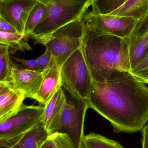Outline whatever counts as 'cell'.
<instances>
[{
    "instance_id": "cb8c5ba5",
    "label": "cell",
    "mask_w": 148,
    "mask_h": 148,
    "mask_svg": "<svg viewBox=\"0 0 148 148\" xmlns=\"http://www.w3.org/2000/svg\"><path fill=\"white\" fill-rule=\"evenodd\" d=\"M148 34V12L138 21L130 38H138Z\"/></svg>"
},
{
    "instance_id": "1f68e13d",
    "label": "cell",
    "mask_w": 148,
    "mask_h": 148,
    "mask_svg": "<svg viewBox=\"0 0 148 148\" xmlns=\"http://www.w3.org/2000/svg\"><path fill=\"white\" fill-rule=\"evenodd\" d=\"M148 12V5H147V12Z\"/></svg>"
},
{
    "instance_id": "8992f818",
    "label": "cell",
    "mask_w": 148,
    "mask_h": 148,
    "mask_svg": "<svg viewBox=\"0 0 148 148\" xmlns=\"http://www.w3.org/2000/svg\"><path fill=\"white\" fill-rule=\"evenodd\" d=\"M62 84L80 98L88 101L92 79L81 47L74 52L60 69Z\"/></svg>"
},
{
    "instance_id": "f546056e",
    "label": "cell",
    "mask_w": 148,
    "mask_h": 148,
    "mask_svg": "<svg viewBox=\"0 0 148 148\" xmlns=\"http://www.w3.org/2000/svg\"><path fill=\"white\" fill-rule=\"evenodd\" d=\"M10 83V82H0V93L4 89V88L7 87Z\"/></svg>"
},
{
    "instance_id": "4fadbf2b",
    "label": "cell",
    "mask_w": 148,
    "mask_h": 148,
    "mask_svg": "<svg viewBox=\"0 0 148 148\" xmlns=\"http://www.w3.org/2000/svg\"><path fill=\"white\" fill-rule=\"evenodd\" d=\"M25 93L11 83L0 93V122L16 113L25 98Z\"/></svg>"
},
{
    "instance_id": "5b68a950",
    "label": "cell",
    "mask_w": 148,
    "mask_h": 148,
    "mask_svg": "<svg viewBox=\"0 0 148 148\" xmlns=\"http://www.w3.org/2000/svg\"><path fill=\"white\" fill-rule=\"evenodd\" d=\"M61 88L65 96V102L57 132L68 135L76 148H82L84 136V123L86 111L89 108L88 101L80 98L66 85Z\"/></svg>"
},
{
    "instance_id": "277c9868",
    "label": "cell",
    "mask_w": 148,
    "mask_h": 148,
    "mask_svg": "<svg viewBox=\"0 0 148 148\" xmlns=\"http://www.w3.org/2000/svg\"><path fill=\"white\" fill-rule=\"evenodd\" d=\"M84 31L82 19L69 23L48 36L34 40L51 52L57 65L61 68L69 56L81 47Z\"/></svg>"
},
{
    "instance_id": "4316f807",
    "label": "cell",
    "mask_w": 148,
    "mask_h": 148,
    "mask_svg": "<svg viewBox=\"0 0 148 148\" xmlns=\"http://www.w3.org/2000/svg\"><path fill=\"white\" fill-rule=\"evenodd\" d=\"M21 136L10 140L0 141V147H2V148H21L18 142Z\"/></svg>"
},
{
    "instance_id": "603a6c76",
    "label": "cell",
    "mask_w": 148,
    "mask_h": 148,
    "mask_svg": "<svg viewBox=\"0 0 148 148\" xmlns=\"http://www.w3.org/2000/svg\"><path fill=\"white\" fill-rule=\"evenodd\" d=\"M130 73L142 82L148 84V49L142 59L132 69Z\"/></svg>"
},
{
    "instance_id": "7c38bea8",
    "label": "cell",
    "mask_w": 148,
    "mask_h": 148,
    "mask_svg": "<svg viewBox=\"0 0 148 148\" xmlns=\"http://www.w3.org/2000/svg\"><path fill=\"white\" fill-rule=\"evenodd\" d=\"M65 100L60 87L44 105L42 121L50 135L57 132L60 127Z\"/></svg>"
},
{
    "instance_id": "52a82bcc",
    "label": "cell",
    "mask_w": 148,
    "mask_h": 148,
    "mask_svg": "<svg viewBox=\"0 0 148 148\" xmlns=\"http://www.w3.org/2000/svg\"><path fill=\"white\" fill-rule=\"evenodd\" d=\"M84 26L100 33L127 39L131 36L138 21L129 16L102 14L91 8L83 16Z\"/></svg>"
},
{
    "instance_id": "9a60e30c",
    "label": "cell",
    "mask_w": 148,
    "mask_h": 148,
    "mask_svg": "<svg viewBox=\"0 0 148 148\" xmlns=\"http://www.w3.org/2000/svg\"><path fill=\"white\" fill-rule=\"evenodd\" d=\"M148 0H127L117 9L107 14L129 16L139 21L147 12Z\"/></svg>"
},
{
    "instance_id": "8fae6325",
    "label": "cell",
    "mask_w": 148,
    "mask_h": 148,
    "mask_svg": "<svg viewBox=\"0 0 148 148\" xmlns=\"http://www.w3.org/2000/svg\"><path fill=\"white\" fill-rule=\"evenodd\" d=\"M43 79L42 72L18 68L14 64L10 82L16 88L24 91L26 97L32 98L37 93Z\"/></svg>"
},
{
    "instance_id": "484cf974",
    "label": "cell",
    "mask_w": 148,
    "mask_h": 148,
    "mask_svg": "<svg viewBox=\"0 0 148 148\" xmlns=\"http://www.w3.org/2000/svg\"><path fill=\"white\" fill-rule=\"evenodd\" d=\"M10 57L16 62H19L22 65L23 69L33 71H38L37 69V62L36 60H25L24 59H20L17 57L11 56Z\"/></svg>"
},
{
    "instance_id": "e0dca14e",
    "label": "cell",
    "mask_w": 148,
    "mask_h": 148,
    "mask_svg": "<svg viewBox=\"0 0 148 148\" xmlns=\"http://www.w3.org/2000/svg\"><path fill=\"white\" fill-rule=\"evenodd\" d=\"M28 39L19 33H10L0 31V44L6 45L13 51L22 52L31 50L27 42Z\"/></svg>"
},
{
    "instance_id": "ac0fdd59",
    "label": "cell",
    "mask_w": 148,
    "mask_h": 148,
    "mask_svg": "<svg viewBox=\"0 0 148 148\" xmlns=\"http://www.w3.org/2000/svg\"><path fill=\"white\" fill-rule=\"evenodd\" d=\"M82 148H124L117 141L99 134L91 133L84 136Z\"/></svg>"
},
{
    "instance_id": "7402d4cb",
    "label": "cell",
    "mask_w": 148,
    "mask_h": 148,
    "mask_svg": "<svg viewBox=\"0 0 148 148\" xmlns=\"http://www.w3.org/2000/svg\"><path fill=\"white\" fill-rule=\"evenodd\" d=\"M49 148H76L72 140L66 134L56 132L47 140Z\"/></svg>"
},
{
    "instance_id": "d6986e66",
    "label": "cell",
    "mask_w": 148,
    "mask_h": 148,
    "mask_svg": "<svg viewBox=\"0 0 148 148\" xmlns=\"http://www.w3.org/2000/svg\"><path fill=\"white\" fill-rule=\"evenodd\" d=\"M47 11V7L43 3L38 0L29 16L25 25L24 36L27 39L29 38L38 23L42 21Z\"/></svg>"
},
{
    "instance_id": "6da1fadb",
    "label": "cell",
    "mask_w": 148,
    "mask_h": 148,
    "mask_svg": "<svg viewBox=\"0 0 148 148\" xmlns=\"http://www.w3.org/2000/svg\"><path fill=\"white\" fill-rule=\"evenodd\" d=\"M88 102L115 133L139 132L148 123V87L128 72L106 82L92 80Z\"/></svg>"
},
{
    "instance_id": "ffe728a7",
    "label": "cell",
    "mask_w": 148,
    "mask_h": 148,
    "mask_svg": "<svg viewBox=\"0 0 148 148\" xmlns=\"http://www.w3.org/2000/svg\"><path fill=\"white\" fill-rule=\"evenodd\" d=\"M9 47L0 44V82H10L14 63L11 60Z\"/></svg>"
},
{
    "instance_id": "30bf717a",
    "label": "cell",
    "mask_w": 148,
    "mask_h": 148,
    "mask_svg": "<svg viewBox=\"0 0 148 148\" xmlns=\"http://www.w3.org/2000/svg\"><path fill=\"white\" fill-rule=\"evenodd\" d=\"M42 73V82L33 99L44 106L62 85L60 68L53 56L47 69Z\"/></svg>"
},
{
    "instance_id": "3957f363",
    "label": "cell",
    "mask_w": 148,
    "mask_h": 148,
    "mask_svg": "<svg viewBox=\"0 0 148 148\" xmlns=\"http://www.w3.org/2000/svg\"><path fill=\"white\" fill-rule=\"evenodd\" d=\"M47 7L46 14L29 37L34 40L48 36L62 26L82 18L92 0H39Z\"/></svg>"
},
{
    "instance_id": "4dcf8cb0",
    "label": "cell",
    "mask_w": 148,
    "mask_h": 148,
    "mask_svg": "<svg viewBox=\"0 0 148 148\" xmlns=\"http://www.w3.org/2000/svg\"><path fill=\"white\" fill-rule=\"evenodd\" d=\"M40 148H49L48 145L47 141L43 144V145Z\"/></svg>"
},
{
    "instance_id": "f1b7e54d",
    "label": "cell",
    "mask_w": 148,
    "mask_h": 148,
    "mask_svg": "<svg viewBox=\"0 0 148 148\" xmlns=\"http://www.w3.org/2000/svg\"><path fill=\"white\" fill-rule=\"evenodd\" d=\"M141 131L142 134V148H148V123Z\"/></svg>"
},
{
    "instance_id": "44dd1931",
    "label": "cell",
    "mask_w": 148,
    "mask_h": 148,
    "mask_svg": "<svg viewBox=\"0 0 148 148\" xmlns=\"http://www.w3.org/2000/svg\"><path fill=\"white\" fill-rule=\"evenodd\" d=\"M91 8L102 14H107L120 8L127 0H92Z\"/></svg>"
},
{
    "instance_id": "83f0119b",
    "label": "cell",
    "mask_w": 148,
    "mask_h": 148,
    "mask_svg": "<svg viewBox=\"0 0 148 148\" xmlns=\"http://www.w3.org/2000/svg\"><path fill=\"white\" fill-rule=\"evenodd\" d=\"M0 31L10 33H18L17 30L3 18L0 16Z\"/></svg>"
},
{
    "instance_id": "ba28073f",
    "label": "cell",
    "mask_w": 148,
    "mask_h": 148,
    "mask_svg": "<svg viewBox=\"0 0 148 148\" xmlns=\"http://www.w3.org/2000/svg\"><path fill=\"white\" fill-rule=\"evenodd\" d=\"M44 106L22 104L19 110L0 122V141L23 135L42 120Z\"/></svg>"
},
{
    "instance_id": "d4e9b609",
    "label": "cell",
    "mask_w": 148,
    "mask_h": 148,
    "mask_svg": "<svg viewBox=\"0 0 148 148\" xmlns=\"http://www.w3.org/2000/svg\"><path fill=\"white\" fill-rule=\"evenodd\" d=\"M52 55L51 52L46 49L45 53L38 58H36L37 69L40 72H43L47 69L52 59Z\"/></svg>"
},
{
    "instance_id": "5bb4252c",
    "label": "cell",
    "mask_w": 148,
    "mask_h": 148,
    "mask_svg": "<svg viewBox=\"0 0 148 148\" xmlns=\"http://www.w3.org/2000/svg\"><path fill=\"white\" fill-rule=\"evenodd\" d=\"M49 136L42 120L21 136L18 142L21 148H40Z\"/></svg>"
},
{
    "instance_id": "9c48e42d",
    "label": "cell",
    "mask_w": 148,
    "mask_h": 148,
    "mask_svg": "<svg viewBox=\"0 0 148 148\" xmlns=\"http://www.w3.org/2000/svg\"><path fill=\"white\" fill-rule=\"evenodd\" d=\"M38 0H0V16L24 35L29 16Z\"/></svg>"
},
{
    "instance_id": "7a4b0ae2",
    "label": "cell",
    "mask_w": 148,
    "mask_h": 148,
    "mask_svg": "<svg viewBox=\"0 0 148 148\" xmlns=\"http://www.w3.org/2000/svg\"><path fill=\"white\" fill-rule=\"evenodd\" d=\"M129 42L130 38L97 32L84 26L81 49L92 80L106 82L117 72L130 73Z\"/></svg>"
},
{
    "instance_id": "2e32d148",
    "label": "cell",
    "mask_w": 148,
    "mask_h": 148,
    "mask_svg": "<svg viewBox=\"0 0 148 148\" xmlns=\"http://www.w3.org/2000/svg\"><path fill=\"white\" fill-rule=\"evenodd\" d=\"M148 49V34L136 38L130 37L129 56L131 70L142 59Z\"/></svg>"
}]
</instances>
